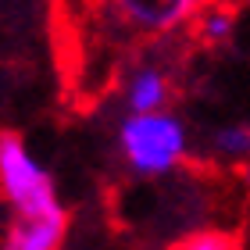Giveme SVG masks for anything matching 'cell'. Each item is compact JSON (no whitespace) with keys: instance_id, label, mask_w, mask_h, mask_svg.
Masks as SVG:
<instances>
[{"instance_id":"6da1fadb","label":"cell","mask_w":250,"mask_h":250,"mask_svg":"<svg viewBox=\"0 0 250 250\" xmlns=\"http://www.w3.org/2000/svg\"><path fill=\"white\" fill-rule=\"evenodd\" d=\"M208 0H107L104 15L89 25L83 36L86 58L97 47L111 54V61L122 68L125 54L146 43H172L186 36L193 15ZM118 75V72H115Z\"/></svg>"},{"instance_id":"7a4b0ae2","label":"cell","mask_w":250,"mask_h":250,"mask_svg":"<svg viewBox=\"0 0 250 250\" xmlns=\"http://www.w3.org/2000/svg\"><path fill=\"white\" fill-rule=\"evenodd\" d=\"M115 150L125 172L136 179H172L193 161V132L175 107L122 111Z\"/></svg>"},{"instance_id":"3957f363","label":"cell","mask_w":250,"mask_h":250,"mask_svg":"<svg viewBox=\"0 0 250 250\" xmlns=\"http://www.w3.org/2000/svg\"><path fill=\"white\" fill-rule=\"evenodd\" d=\"M165 43L136 47L132 58H125L115 75V97L122 111H161L172 107L179 93V75L172 58L161 54Z\"/></svg>"},{"instance_id":"277c9868","label":"cell","mask_w":250,"mask_h":250,"mask_svg":"<svg viewBox=\"0 0 250 250\" xmlns=\"http://www.w3.org/2000/svg\"><path fill=\"white\" fill-rule=\"evenodd\" d=\"M0 197L11 211H43L61 204L47 165L15 132H0Z\"/></svg>"},{"instance_id":"5b68a950","label":"cell","mask_w":250,"mask_h":250,"mask_svg":"<svg viewBox=\"0 0 250 250\" xmlns=\"http://www.w3.org/2000/svg\"><path fill=\"white\" fill-rule=\"evenodd\" d=\"M68 208L54 204L43 211H11L0 236V250H64L68 243Z\"/></svg>"},{"instance_id":"8992f818","label":"cell","mask_w":250,"mask_h":250,"mask_svg":"<svg viewBox=\"0 0 250 250\" xmlns=\"http://www.w3.org/2000/svg\"><path fill=\"white\" fill-rule=\"evenodd\" d=\"M236 29H240V4L236 0H208L193 15L186 40L193 47H204V50H222L232 43Z\"/></svg>"},{"instance_id":"52a82bcc","label":"cell","mask_w":250,"mask_h":250,"mask_svg":"<svg viewBox=\"0 0 250 250\" xmlns=\"http://www.w3.org/2000/svg\"><path fill=\"white\" fill-rule=\"evenodd\" d=\"M208 161L229 172H250V122H225L208 136Z\"/></svg>"},{"instance_id":"ba28073f","label":"cell","mask_w":250,"mask_h":250,"mask_svg":"<svg viewBox=\"0 0 250 250\" xmlns=\"http://www.w3.org/2000/svg\"><path fill=\"white\" fill-rule=\"evenodd\" d=\"M165 250H247V240L240 229L204 222V225H193V229L172 236Z\"/></svg>"},{"instance_id":"9c48e42d","label":"cell","mask_w":250,"mask_h":250,"mask_svg":"<svg viewBox=\"0 0 250 250\" xmlns=\"http://www.w3.org/2000/svg\"><path fill=\"white\" fill-rule=\"evenodd\" d=\"M58 7H61L64 25L72 29V36L79 40V36H83V32L100 18V15H104L107 0H58Z\"/></svg>"}]
</instances>
